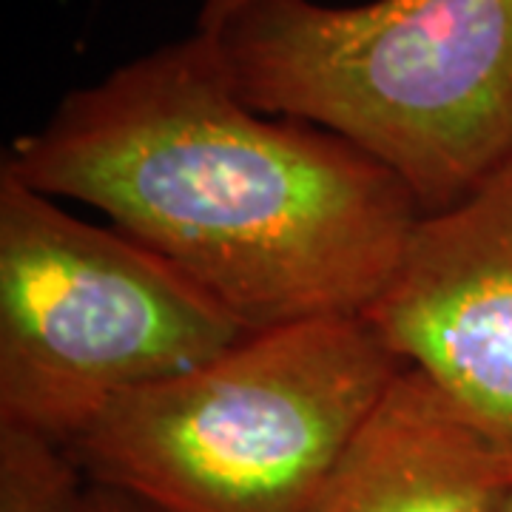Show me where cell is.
Segmentation results:
<instances>
[{"label":"cell","instance_id":"6da1fadb","mask_svg":"<svg viewBox=\"0 0 512 512\" xmlns=\"http://www.w3.org/2000/svg\"><path fill=\"white\" fill-rule=\"evenodd\" d=\"M0 171L97 208L248 330L365 316L421 217L348 140L251 109L205 32L66 94Z\"/></svg>","mask_w":512,"mask_h":512},{"label":"cell","instance_id":"7a4b0ae2","mask_svg":"<svg viewBox=\"0 0 512 512\" xmlns=\"http://www.w3.org/2000/svg\"><path fill=\"white\" fill-rule=\"evenodd\" d=\"M214 37L251 109L348 140L421 214L512 151V0H248Z\"/></svg>","mask_w":512,"mask_h":512},{"label":"cell","instance_id":"3957f363","mask_svg":"<svg viewBox=\"0 0 512 512\" xmlns=\"http://www.w3.org/2000/svg\"><path fill=\"white\" fill-rule=\"evenodd\" d=\"M402 367L365 316L248 330L111 404L66 453L143 512H305Z\"/></svg>","mask_w":512,"mask_h":512},{"label":"cell","instance_id":"277c9868","mask_svg":"<svg viewBox=\"0 0 512 512\" xmlns=\"http://www.w3.org/2000/svg\"><path fill=\"white\" fill-rule=\"evenodd\" d=\"M248 328L177 265L0 171V427L63 450Z\"/></svg>","mask_w":512,"mask_h":512},{"label":"cell","instance_id":"5b68a950","mask_svg":"<svg viewBox=\"0 0 512 512\" xmlns=\"http://www.w3.org/2000/svg\"><path fill=\"white\" fill-rule=\"evenodd\" d=\"M365 319L512 470V151L450 208L421 214Z\"/></svg>","mask_w":512,"mask_h":512},{"label":"cell","instance_id":"8992f818","mask_svg":"<svg viewBox=\"0 0 512 512\" xmlns=\"http://www.w3.org/2000/svg\"><path fill=\"white\" fill-rule=\"evenodd\" d=\"M512 470L436 384L402 367L305 512H504Z\"/></svg>","mask_w":512,"mask_h":512},{"label":"cell","instance_id":"52a82bcc","mask_svg":"<svg viewBox=\"0 0 512 512\" xmlns=\"http://www.w3.org/2000/svg\"><path fill=\"white\" fill-rule=\"evenodd\" d=\"M0 512H89V481L60 444L0 427Z\"/></svg>","mask_w":512,"mask_h":512},{"label":"cell","instance_id":"ba28073f","mask_svg":"<svg viewBox=\"0 0 512 512\" xmlns=\"http://www.w3.org/2000/svg\"><path fill=\"white\" fill-rule=\"evenodd\" d=\"M242 6H248V0H202L200 15H197V32L217 35Z\"/></svg>","mask_w":512,"mask_h":512},{"label":"cell","instance_id":"9c48e42d","mask_svg":"<svg viewBox=\"0 0 512 512\" xmlns=\"http://www.w3.org/2000/svg\"><path fill=\"white\" fill-rule=\"evenodd\" d=\"M89 512H143L137 504L117 493H109L103 487L89 484Z\"/></svg>","mask_w":512,"mask_h":512},{"label":"cell","instance_id":"30bf717a","mask_svg":"<svg viewBox=\"0 0 512 512\" xmlns=\"http://www.w3.org/2000/svg\"><path fill=\"white\" fill-rule=\"evenodd\" d=\"M504 512H512V501H510V504H507V510H504Z\"/></svg>","mask_w":512,"mask_h":512}]
</instances>
